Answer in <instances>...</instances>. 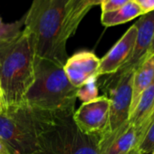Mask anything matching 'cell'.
<instances>
[{"mask_svg": "<svg viewBox=\"0 0 154 154\" xmlns=\"http://www.w3.org/2000/svg\"><path fill=\"white\" fill-rule=\"evenodd\" d=\"M69 0H33L25 14L24 28L31 35L35 57L60 65L68 56L63 37L66 6Z\"/></svg>", "mask_w": 154, "mask_h": 154, "instance_id": "obj_1", "label": "cell"}, {"mask_svg": "<svg viewBox=\"0 0 154 154\" xmlns=\"http://www.w3.org/2000/svg\"><path fill=\"white\" fill-rule=\"evenodd\" d=\"M77 90L67 79L63 65L35 57V82L23 103L35 111L55 117L72 115Z\"/></svg>", "mask_w": 154, "mask_h": 154, "instance_id": "obj_2", "label": "cell"}, {"mask_svg": "<svg viewBox=\"0 0 154 154\" xmlns=\"http://www.w3.org/2000/svg\"><path fill=\"white\" fill-rule=\"evenodd\" d=\"M35 63L33 41L25 28L16 39L0 43V85L6 107L23 103L35 82Z\"/></svg>", "mask_w": 154, "mask_h": 154, "instance_id": "obj_3", "label": "cell"}, {"mask_svg": "<svg viewBox=\"0 0 154 154\" xmlns=\"http://www.w3.org/2000/svg\"><path fill=\"white\" fill-rule=\"evenodd\" d=\"M58 118L35 111L24 103L6 107L0 113V140L12 154H35L45 124Z\"/></svg>", "mask_w": 154, "mask_h": 154, "instance_id": "obj_4", "label": "cell"}, {"mask_svg": "<svg viewBox=\"0 0 154 154\" xmlns=\"http://www.w3.org/2000/svg\"><path fill=\"white\" fill-rule=\"evenodd\" d=\"M73 114L54 118L43 128L35 154H100V137L84 133Z\"/></svg>", "mask_w": 154, "mask_h": 154, "instance_id": "obj_5", "label": "cell"}, {"mask_svg": "<svg viewBox=\"0 0 154 154\" xmlns=\"http://www.w3.org/2000/svg\"><path fill=\"white\" fill-rule=\"evenodd\" d=\"M134 70L121 69L117 72L108 75L109 77L102 85L104 95L110 100V117L107 131H112L129 122Z\"/></svg>", "mask_w": 154, "mask_h": 154, "instance_id": "obj_6", "label": "cell"}, {"mask_svg": "<svg viewBox=\"0 0 154 154\" xmlns=\"http://www.w3.org/2000/svg\"><path fill=\"white\" fill-rule=\"evenodd\" d=\"M110 117V100L105 95L83 103L74 111L73 121L84 133L101 137L108 131Z\"/></svg>", "mask_w": 154, "mask_h": 154, "instance_id": "obj_7", "label": "cell"}, {"mask_svg": "<svg viewBox=\"0 0 154 154\" xmlns=\"http://www.w3.org/2000/svg\"><path fill=\"white\" fill-rule=\"evenodd\" d=\"M100 58L91 51H80L68 57L63 71L72 86L79 89L92 77H98Z\"/></svg>", "mask_w": 154, "mask_h": 154, "instance_id": "obj_8", "label": "cell"}, {"mask_svg": "<svg viewBox=\"0 0 154 154\" xmlns=\"http://www.w3.org/2000/svg\"><path fill=\"white\" fill-rule=\"evenodd\" d=\"M137 28L132 25L115 43L108 53L100 59L98 77L117 72L130 59L136 39Z\"/></svg>", "mask_w": 154, "mask_h": 154, "instance_id": "obj_9", "label": "cell"}, {"mask_svg": "<svg viewBox=\"0 0 154 154\" xmlns=\"http://www.w3.org/2000/svg\"><path fill=\"white\" fill-rule=\"evenodd\" d=\"M139 143L138 130L127 122L112 131L100 137V154H126Z\"/></svg>", "mask_w": 154, "mask_h": 154, "instance_id": "obj_10", "label": "cell"}, {"mask_svg": "<svg viewBox=\"0 0 154 154\" xmlns=\"http://www.w3.org/2000/svg\"><path fill=\"white\" fill-rule=\"evenodd\" d=\"M134 25L137 28L134 48L130 59L121 69H135L149 54L154 38V11L142 15Z\"/></svg>", "mask_w": 154, "mask_h": 154, "instance_id": "obj_11", "label": "cell"}, {"mask_svg": "<svg viewBox=\"0 0 154 154\" xmlns=\"http://www.w3.org/2000/svg\"><path fill=\"white\" fill-rule=\"evenodd\" d=\"M98 5V0H69L63 27V37L66 41L75 34L82 20L92 8Z\"/></svg>", "mask_w": 154, "mask_h": 154, "instance_id": "obj_12", "label": "cell"}, {"mask_svg": "<svg viewBox=\"0 0 154 154\" xmlns=\"http://www.w3.org/2000/svg\"><path fill=\"white\" fill-rule=\"evenodd\" d=\"M154 82V54H149L135 68L132 79V100L130 115L146 88Z\"/></svg>", "mask_w": 154, "mask_h": 154, "instance_id": "obj_13", "label": "cell"}, {"mask_svg": "<svg viewBox=\"0 0 154 154\" xmlns=\"http://www.w3.org/2000/svg\"><path fill=\"white\" fill-rule=\"evenodd\" d=\"M154 108V82L144 90L140 94L134 110L129 117V122L131 124L135 126L138 130L139 141L140 133L146 124L148 119L149 118L152 110Z\"/></svg>", "mask_w": 154, "mask_h": 154, "instance_id": "obj_14", "label": "cell"}, {"mask_svg": "<svg viewBox=\"0 0 154 154\" xmlns=\"http://www.w3.org/2000/svg\"><path fill=\"white\" fill-rule=\"evenodd\" d=\"M142 15H144V13L140 6L134 0H131L118 9L102 13L101 22L104 26L111 27L125 24Z\"/></svg>", "mask_w": 154, "mask_h": 154, "instance_id": "obj_15", "label": "cell"}, {"mask_svg": "<svg viewBox=\"0 0 154 154\" xmlns=\"http://www.w3.org/2000/svg\"><path fill=\"white\" fill-rule=\"evenodd\" d=\"M25 26V15L19 20L13 23H4L0 17V43H6L16 39L23 31Z\"/></svg>", "mask_w": 154, "mask_h": 154, "instance_id": "obj_16", "label": "cell"}, {"mask_svg": "<svg viewBox=\"0 0 154 154\" xmlns=\"http://www.w3.org/2000/svg\"><path fill=\"white\" fill-rule=\"evenodd\" d=\"M98 77H92L81 88L77 90L76 97L83 103H88L96 99L99 95Z\"/></svg>", "mask_w": 154, "mask_h": 154, "instance_id": "obj_17", "label": "cell"}, {"mask_svg": "<svg viewBox=\"0 0 154 154\" xmlns=\"http://www.w3.org/2000/svg\"><path fill=\"white\" fill-rule=\"evenodd\" d=\"M136 148L141 154H151L154 149V122L149 125Z\"/></svg>", "mask_w": 154, "mask_h": 154, "instance_id": "obj_18", "label": "cell"}, {"mask_svg": "<svg viewBox=\"0 0 154 154\" xmlns=\"http://www.w3.org/2000/svg\"><path fill=\"white\" fill-rule=\"evenodd\" d=\"M130 1L131 0H103L102 3L100 4L102 13L118 9Z\"/></svg>", "mask_w": 154, "mask_h": 154, "instance_id": "obj_19", "label": "cell"}, {"mask_svg": "<svg viewBox=\"0 0 154 154\" xmlns=\"http://www.w3.org/2000/svg\"><path fill=\"white\" fill-rule=\"evenodd\" d=\"M140 6L144 14L154 11V0H134Z\"/></svg>", "mask_w": 154, "mask_h": 154, "instance_id": "obj_20", "label": "cell"}, {"mask_svg": "<svg viewBox=\"0 0 154 154\" xmlns=\"http://www.w3.org/2000/svg\"><path fill=\"white\" fill-rule=\"evenodd\" d=\"M153 122H154V108H153V110H152V112H151V114H150L149 118L148 119V121H147L146 124L144 125L143 129L141 130V131H140V140L142 139V137H143V135L145 134V132L147 131L148 128L149 127V125H150ZM139 142H140V141H139Z\"/></svg>", "mask_w": 154, "mask_h": 154, "instance_id": "obj_21", "label": "cell"}, {"mask_svg": "<svg viewBox=\"0 0 154 154\" xmlns=\"http://www.w3.org/2000/svg\"><path fill=\"white\" fill-rule=\"evenodd\" d=\"M5 108H6V104H5V100H4V94H3L1 85H0V113L5 110Z\"/></svg>", "mask_w": 154, "mask_h": 154, "instance_id": "obj_22", "label": "cell"}, {"mask_svg": "<svg viewBox=\"0 0 154 154\" xmlns=\"http://www.w3.org/2000/svg\"><path fill=\"white\" fill-rule=\"evenodd\" d=\"M0 154H12L7 145L1 140H0Z\"/></svg>", "mask_w": 154, "mask_h": 154, "instance_id": "obj_23", "label": "cell"}, {"mask_svg": "<svg viewBox=\"0 0 154 154\" xmlns=\"http://www.w3.org/2000/svg\"><path fill=\"white\" fill-rule=\"evenodd\" d=\"M126 154H141V153L138 150L137 148H134V149H132L131 150H130L129 152H127Z\"/></svg>", "mask_w": 154, "mask_h": 154, "instance_id": "obj_24", "label": "cell"}, {"mask_svg": "<svg viewBox=\"0 0 154 154\" xmlns=\"http://www.w3.org/2000/svg\"><path fill=\"white\" fill-rule=\"evenodd\" d=\"M149 54H154V38H153V41H152L151 46H150V48H149Z\"/></svg>", "mask_w": 154, "mask_h": 154, "instance_id": "obj_25", "label": "cell"}, {"mask_svg": "<svg viewBox=\"0 0 154 154\" xmlns=\"http://www.w3.org/2000/svg\"><path fill=\"white\" fill-rule=\"evenodd\" d=\"M102 1H103V0H98V3H99V5L102 3Z\"/></svg>", "mask_w": 154, "mask_h": 154, "instance_id": "obj_26", "label": "cell"}, {"mask_svg": "<svg viewBox=\"0 0 154 154\" xmlns=\"http://www.w3.org/2000/svg\"><path fill=\"white\" fill-rule=\"evenodd\" d=\"M151 154H154V149H153V151L151 152Z\"/></svg>", "mask_w": 154, "mask_h": 154, "instance_id": "obj_27", "label": "cell"}]
</instances>
